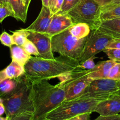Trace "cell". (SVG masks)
Segmentation results:
<instances>
[{
	"mask_svg": "<svg viewBox=\"0 0 120 120\" xmlns=\"http://www.w3.org/2000/svg\"><path fill=\"white\" fill-rule=\"evenodd\" d=\"M79 65L77 60L61 55L53 59L32 56L24 66L25 75L32 83L55 78L60 79L80 69Z\"/></svg>",
	"mask_w": 120,
	"mask_h": 120,
	"instance_id": "cell-1",
	"label": "cell"
},
{
	"mask_svg": "<svg viewBox=\"0 0 120 120\" xmlns=\"http://www.w3.org/2000/svg\"><path fill=\"white\" fill-rule=\"evenodd\" d=\"M34 110L32 120H43L48 113L65 101V93L61 82L52 85L48 80L32 82Z\"/></svg>",
	"mask_w": 120,
	"mask_h": 120,
	"instance_id": "cell-2",
	"label": "cell"
},
{
	"mask_svg": "<svg viewBox=\"0 0 120 120\" xmlns=\"http://www.w3.org/2000/svg\"><path fill=\"white\" fill-rule=\"evenodd\" d=\"M16 80L17 84L15 89L0 97L4 104L5 113L8 120L21 114L34 112L32 82L25 75Z\"/></svg>",
	"mask_w": 120,
	"mask_h": 120,
	"instance_id": "cell-3",
	"label": "cell"
},
{
	"mask_svg": "<svg viewBox=\"0 0 120 120\" xmlns=\"http://www.w3.org/2000/svg\"><path fill=\"white\" fill-rule=\"evenodd\" d=\"M112 94H114L95 97H79L71 100L64 101L59 106L48 113L43 120H66L81 114L92 113L98 103Z\"/></svg>",
	"mask_w": 120,
	"mask_h": 120,
	"instance_id": "cell-4",
	"label": "cell"
},
{
	"mask_svg": "<svg viewBox=\"0 0 120 120\" xmlns=\"http://www.w3.org/2000/svg\"><path fill=\"white\" fill-rule=\"evenodd\" d=\"M88 37L80 39L76 38L70 34L69 28L51 38L52 49L53 52L78 61Z\"/></svg>",
	"mask_w": 120,
	"mask_h": 120,
	"instance_id": "cell-5",
	"label": "cell"
},
{
	"mask_svg": "<svg viewBox=\"0 0 120 120\" xmlns=\"http://www.w3.org/2000/svg\"><path fill=\"white\" fill-rule=\"evenodd\" d=\"M90 70L78 69L60 79L64 87L65 101L78 98L84 93L92 80L89 77Z\"/></svg>",
	"mask_w": 120,
	"mask_h": 120,
	"instance_id": "cell-6",
	"label": "cell"
},
{
	"mask_svg": "<svg viewBox=\"0 0 120 120\" xmlns=\"http://www.w3.org/2000/svg\"><path fill=\"white\" fill-rule=\"evenodd\" d=\"M101 6L95 0H80L77 5L69 12L74 24L77 23H87L93 29L99 21Z\"/></svg>",
	"mask_w": 120,
	"mask_h": 120,
	"instance_id": "cell-7",
	"label": "cell"
},
{
	"mask_svg": "<svg viewBox=\"0 0 120 120\" xmlns=\"http://www.w3.org/2000/svg\"><path fill=\"white\" fill-rule=\"evenodd\" d=\"M113 38L106 34L96 30H91L80 57L78 59L79 64L90 57L95 56L96 54L104 51L108 43Z\"/></svg>",
	"mask_w": 120,
	"mask_h": 120,
	"instance_id": "cell-8",
	"label": "cell"
},
{
	"mask_svg": "<svg viewBox=\"0 0 120 120\" xmlns=\"http://www.w3.org/2000/svg\"><path fill=\"white\" fill-rule=\"evenodd\" d=\"M120 89V82L110 79L93 80L80 97L99 96L116 94Z\"/></svg>",
	"mask_w": 120,
	"mask_h": 120,
	"instance_id": "cell-9",
	"label": "cell"
},
{
	"mask_svg": "<svg viewBox=\"0 0 120 120\" xmlns=\"http://www.w3.org/2000/svg\"><path fill=\"white\" fill-rule=\"evenodd\" d=\"M51 36L46 34L29 31L27 39L35 44L39 53V57L46 59H53L52 49Z\"/></svg>",
	"mask_w": 120,
	"mask_h": 120,
	"instance_id": "cell-10",
	"label": "cell"
},
{
	"mask_svg": "<svg viewBox=\"0 0 120 120\" xmlns=\"http://www.w3.org/2000/svg\"><path fill=\"white\" fill-rule=\"evenodd\" d=\"M93 112L100 116H110L120 114V95L114 94L97 104Z\"/></svg>",
	"mask_w": 120,
	"mask_h": 120,
	"instance_id": "cell-11",
	"label": "cell"
},
{
	"mask_svg": "<svg viewBox=\"0 0 120 120\" xmlns=\"http://www.w3.org/2000/svg\"><path fill=\"white\" fill-rule=\"evenodd\" d=\"M73 25L72 19L68 14H55L45 34L52 37L69 29Z\"/></svg>",
	"mask_w": 120,
	"mask_h": 120,
	"instance_id": "cell-12",
	"label": "cell"
},
{
	"mask_svg": "<svg viewBox=\"0 0 120 120\" xmlns=\"http://www.w3.org/2000/svg\"><path fill=\"white\" fill-rule=\"evenodd\" d=\"M52 16L49 7L42 5L41 12L35 21L25 29L28 31L45 34L49 28Z\"/></svg>",
	"mask_w": 120,
	"mask_h": 120,
	"instance_id": "cell-13",
	"label": "cell"
},
{
	"mask_svg": "<svg viewBox=\"0 0 120 120\" xmlns=\"http://www.w3.org/2000/svg\"><path fill=\"white\" fill-rule=\"evenodd\" d=\"M91 30H96L113 38L120 39V18L98 21Z\"/></svg>",
	"mask_w": 120,
	"mask_h": 120,
	"instance_id": "cell-14",
	"label": "cell"
},
{
	"mask_svg": "<svg viewBox=\"0 0 120 120\" xmlns=\"http://www.w3.org/2000/svg\"><path fill=\"white\" fill-rule=\"evenodd\" d=\"M117 62L111 60L100 62L96 64L93 69L89 70V77L92 81L96 79L108 78L111 68Z\"/></svg>",
	"mask_w": 120,
	"mask_h": 120,
	"instance_id": "cell-15",
	"label": "cell"
},
{
	"mask_svg": "<svg viewBox=\"0 0 120 120\" xmlns=\"http://www.w3.org/2000/svg\"><path fill=\"white\" fill-rule=\"evenodd\" d=\"M8 2L14 12V18L25 23L28 9L26 7L23 0H4Z\"/></svg>",
	"mask_w": 120,
	"mask_h": 120,
	"instance_id": "cell-16",
	"label": "cell"
},
{
	"mask_svg": "<svg viewBox=\"0 0 120 120\" xmlns=\"http://www.w3.org/2000/svg\"><path fill=\"white\" fill-rule=\"evenodd\" d=\"M10 50L12 60L23 66H25L32 57L22 46L13 45L10 48Z\"/></svg>",
	"mask_w": 120,
	"mask_h": 120,
	"instance_id": "cell-17",
	"label": "cell"
},
{
	"mask_svg": "<svg viewBox=\"0 0 120 120\" xmlns=\"http://www.w3.org/2000/svg\"><path fill=\"white\" fill-rule=\"evenodd\" d=\"M120 18V5L109 4L101 7L99 21Z\"/></svg>",
	"mask_w": 120,
	"mask_h": 120,
	"instance_id": "cell-18",
	"label": "cell"
},
{
	"mask_svg": "<svg viewBox=\"0 0 120 120\" xmlns=\"http://www.w3.org/2000/svg\"><path fill=\"white\" fill-rule=\"evenodd\" d=\"M7 79H16L25 75V68L23 66L12 60L11 63L4 69Z\"/></svg>",
	"mask_w": 120,
	"mask_h": 120,
	"instance_id": "cell-19",
	"label": "cell"
},
{
	"mask_svg": "<svg viewBox=\"0 0 120 120\" xmlns=\"http://www.w3.org/2000/svg\"><path fill=\"white\" fill-rule=\"evenodd\" d=\"M69 30L73 36L79 39L87 37L91 32L90 27L85 23H75L69 28Z\"/></svg>",
	"mask_w": 120,
	"mask_h": 120,
	"instance_id": "cell-20",
	"label": "cell"
},
{
	"mask_svg": "<svg viewBox=\"0 0 120 120\" xmlns=\"http://www.w3.org/2000/svg\"><path fill=\"white\" fill-rule=\"evenodd\" d=\"M28 34H29V31L26 30L25 29H21L13 31L12 37L14 45L23 46L28 39L27 37Z\"/></svg>",
	"mask_w": 120,
	"mask_h": 120,
	"instance_id": "cell-21",
	"label": "cell"
},
{
	"mask_svg": "<svg viewBox=\"0 0 120 120\" xmlns=\"http://www.w3.org/2000/svg\"><path fill=\"white\" fill-rule=\"evenodd\" d=\"M17 80L7 79L0 83V97L9 93L16 87Z\"/></svg>",
	"mask_w": 120,
	"mask_h": 120,
	"instance_id": "cell-22",
	"label": "cell"
},
{
	"mask_svg": "<svg viewBox=\"0 0 120 120\" xmlns=\"http://www.w3.org/2000/svg\"><path fill=\"white\" fill-rule=\"evenodd\" d=\"M8 16H15L11 7L5 1H0V23Z\"/></svg>",
	"mask_w": 120,
	"mask_h": 120,
	"instance_id": "cell-23",
	"label": "cell"
},
{
	"mask_svg": "<svg viewBox=\"0 0 120 120\" xmlns=\"http://www.w3.org/2000/svg\"><path fill=\"white\" fill-rule=\"evenodd\" d=\"M79 1L80 0H64L62 8L56 14H68L77 5Z\"/></svg>",
	"mask_w": 120,
	"mask_h": 120,
	"instance_id": "cell-24",
	"label": "cell"
},
{
	"mask_svg": "<svg viewBox=\"0 0 120 120\" xmlns=\"http://www.w3.org/2000/svg\"><path fill=\"white\" fill-rule=\"evenodd\" d=\"M104 53L107 55L109 59L116 62H120V49H105Z\"/></svg>",
	"mask_w": 120,
	"mask_h": 120,
	"instance_id": "cell-25",
	"label": "cell"
},
{
	"mask_svg": "<svg viewBox=\"0 0 120 120\" xmlns=\"http://www.w3.org/2000/svg\"><path fill=\"white\" fill-rule=\"evenodd\" d=\"M22 47L24 48L26 52L28 53L29 55H34L35 56L39 57V53L38 50L37 48L35 45V44L29 40L27 39V41H26V42Z\"/></svg>",
	"mask_w": 120,
	"mask_h": 120,
	"instance_id": "cell-26",
	"label": "cell"
},
{
	"mask_svg": "<svg viewBox=\"0 0 120 120\" xmlns=\"http://www.w3.org/2000/svg\"><path fill=\"white\" fill-rule=\"evenodd\" d=\"M108 78L120 82V63L117 62L111 68Z\"/></svg>",
	"mask_w": 120,
	"mask_h": 120,
	"instance_id": "cell-27",
	"label": "cell"
},
{
	"mask_svg": "<svg viewBox=\"0 0 120 120\" xmlns=\"http://www.w3.org/2000/svg\"><path fill=\"white\" fill-rule=\"evenodd\" d=\"M0 42L3 45L9 48L14 45L12 35H9L7 32H3L0 35Z\"/></svg>",
	"mask_w": 120,
	"mask_h": 120,
	"instance_id": "cell-28",
	"label": "cell"
},
{
	"mask_svg": "<svg viewBox=\"0 0 120 120\" xmlns=\"http://www.w3.org/2000/svg\"><path fill=\"white\" fill-rule=\"evenodd\" d=\"M94 58L95 56H93V57L88 59L84 61L83 63L79 64V68L80 69H84V70H91V69H93L96 66V64L94 62Z\"/></svg>",
	"mask_w": 120,
	"mask_h": 120,
	"instance_id": "cell-29",
	"label": "cell"
},
{
	"mask_svg": "<svg viewBox=\"0 0 120 120\" xmlns=\"http://www.w3.org/2000/svg\"><path fill=\"white\" fill-rule=\"evenodd\" d=\"M106 48L107 49H120V39L113 38L111 39L108 43Z\"/></svg>",
	"mask_w": 120,
	"mask_h": 120,
	"instance_id": "cell-30",
	"label": "cell"
},
{
	"mask_svg": "<svg viewBox=\"0 0 120 120\" xmlns=\"http://www.w3.org/2000/svg\"><path fill=\"white\" fill-rule=\"evenodd\" d=\"M32 114L29 112H25L15 116L10 120H32Z\"/></svg>",
	"mask_w": 120,
	"mask_h": 120,
	"instance_id": "cell-31",
	"label": "cell"
},
{
	"mask_svg": "<svg viewBox=\"0 0 120 120\" xmlns=\"http://www.w3.org/2000/svg\"><path fill=\"white\" fill-rule=\"evenodd\" d=\"M91 112H86V113L81 114L77 116L73 117L66 120H90V115Z\"/></svg>",
	"mask_w": 120,
	"mask_h": 120,
	"instance_id": "cell-32",
	"label": "cell"
},
{
	"mask_svg": "<svg viewBox=\"0 0 120 120\" xmlns=\"http://www.w3.org/2000/svg\"><path fill=\"white\" fill-rule=\"evenodd\" d=\"M95 120H120V114L114 116H100Z\"/></svg>",
	"mask_w": 120,
	"mask_h": 120,
	"instance_id": "cell-33",
	"label": "cell"
},
{
	"mask_svg": "<svg viewBox=\"0 0 120 120\" xmlns=\"http://www.w3.org/2000/svg\"><path fill=\"white\" fill-rule=\"evenodd\" d=\"M63 1H64V0H57L56 5H55V8H54L53 12V15L57 14V13L60 10L61 8H62V5H63Z\"/></svg>",
	"mask_w": 120,
	"mask_h": 120,
	"instance_id": "cell-34",
	"label": "cell"
},
{
	"mask_svg": "<svg viewBox=\"0 0 120 120\" xmlns=\"http://www.w3.org/2000/svg\"><path fill=\"white\" fill-rule=\"evenodd\" d=\"M98 4L100 6L103 7V6L107 5H109L110 4L112 3L113 2L114 0H95Z\"/></svg>",
	"mask_w": 120,
	"mask_h": 120,
	"instance_id": "cell-35",
	"label": "cell"
},
{
	"mask_svg": "<svg viewBox=\"0 0 120 120\" xmlns=\"http://www.w3.org/2000/svg\"><path fill=\"white\" fill-rule=\"evenodd\" d=\"M56 1H57V0H49V7L50 8V11H51L52 15L55 5H56Z\"/></svg>",
	"mask_w": 120,
	"mask_h": 120,
	"instance_id": "cell-36",
	"label": "cell"
},
{
	"mask_svg": "<svg viewBox=\"0 0 120 120\" xmlns=\"http://www.w3.org/2000/svg\"><path fill=\"white\" fill-rule=\"evenodd\" d=\"M5 112V109L4 104L2 101V98L0 97V117Z\"/></svg>",
	"mask_w": 120,
	"mask_h": 120,
	"instance_id": "cell-37",
	"label": "cell"
},
{
	"mask_svg": "<svg viewBox=\"0 0 120 120\" xmlns=\"http://www.w3.org/2000/svg\"><path fill=\"white\" fill-rule=\"evenodd\" d=\"M7 77H6L5 73L4 70H2L0 71V83L4 80L7 79Z\"/></svg>",
	"mask_w": 120,
	"mask_h": 120,
	"instance_id": "cell-38",
	"label": "cell"
},
{
	"mask_svg": "<svg viewBox=\"0 0 120 120\" xmlns=\"http://www.w3.org/2000/svg\"><path fill=\"white\" fill-rule=\"evenodd\" d=\"M42 5L49 7V0H42Z\"/></svg>",
	"mask_w": 120,
	"mask_h": 120,
	"instance_id": "cell-39",
	"label": "cell"
},
{
	"mask_svg": "<svg viewBox=\"0 0 120 120\" xmlns=\"http://www.w3.org/2000/svg\"><path fill=\"white\" fill-rule=\"evenodd\" d=\"M23 2H24V4L25 5L26 7L28 9L29 5H30V2H31V0H23Z\"/></svg>",
	"mask_w": 120,
	"mask_h": 120,
	"instance_id": "cell-40",
	"label": "cell"
},
{
	"mask_svg": "<svg viewBox=\"0 0 120 120\" xmlns=\"http://www.w3.org/2000/svg\"><path fill=\"white\" fill-rule=\"evenodd\" d=\"M110 4H116V5H120V0H114L113 2Z\"/></svg>",
	"mask_w": 120,
	"mask_h": 120,
	"instance_id": "cell-41",
	"label": "cell"
},
{
	"mask_svg": "<svg viewBox=\"0 0 120 120\" xmlns=\"http://www.w3.org/2000/svg\"><path fill=\"white\" fill-rule=\"evenodd\" d=\"M0 120H8V118L7 117H0Z\"/></svg>",
	"mask_w": 120,
	"mask_h": 120,
	"instance_id": "cell-42",
	"label": "cell"
},
{
	"mask_svg": "<svg viewBox=\"0 0 120 120\" xmlns=\"http://www.w3.org/2000/svg\"><path fill=\"white\" fill-rule=\"evenodd\" d=\"M116 94H119V95H120V90H119V91H118V92H117V93H116Z\"/></svg>",
	"mask_w": 120,
	"mask_h": 120,
	"instance_id": "cell-43",
	"label": "cell"
},
{
	"mask_svg": "<svg viewBox=\"0 0 120 120\" xmlns=\"http://www.w3.org/2000/svg\"><path fill=\"white\" fill-rule=\"evenodd\" d=\"M0 1H4V0H0Z\"/></svg>",
	"mask_w": 120,
	"mask_h": 120,
	"instance_id": "cell-44",
	"label": "cell"
},
{
	"mask_svg": "<svg viewBox=\"0 0 120 120\" xmlns=\"http://www.w3.org/2000/svg\"><path fill=\"white\" fill-rule=\"evenodd\" d=\"M118 63H120V62H118Z\"/></svg>",
	"mask_w": 120,
	"mask_h": 120,
	"instance_id": "cell-45",
	"label": "cell"
}]
</instances>
